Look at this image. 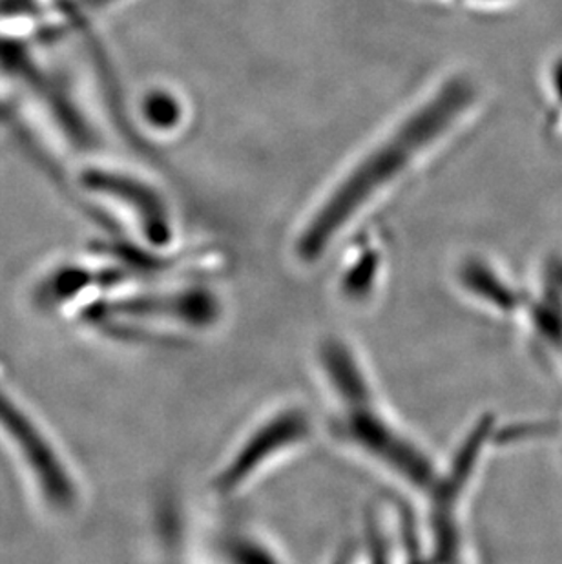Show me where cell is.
Masks as SVG:
<instances>
[{
    "label": "cell",
    "mask_w": 562,
    "mask_h": 564,
    "mask_svg": "<svg viewBox=\"0 0 562 564\" xmlns=\"http://www.w3.org/2000/svg\"><path fill=\"white\" fill-rule=\"evenodd\" d=\"M478 99L480 90L472 77L453 75L444 80L382 143L358 161L316 208L298 238V252L303 260H316L372 197L450 135L451 130L475 110Z\"/></svg>",
    "instance_id": "6da1fadb"
},
{
    "label": "cell",
    "mask_w": 562,
    "mask_h": 564,
    "mask_svg": "<svg viewBox=\"0 0 562 564\" xmlns=\"http://www.w3.org/2000/svg\"><path fill=\"white\" fill-rule=\"evenodd\" d=\"M4 391L6 389L0 386V424L6 426L11 437L21 442L24 457L32 460L41 486L52 491L50 497L57 502L69 501L74 494H72L68 475L61 469V464L55 458L50 444L46 446L41 433L32 427V424L28 422V416L22 415L21 410H17L15 402L8 399Z\"/></svg>",
    "instance_id": "7a4b0ae2"
},
{
    "label": "cell",
    "mask_w": 562,
    "mask_h": 564,
    "mask_svg": "<svg viewBox=\"0 0 562 564\" xmlns=\"http://www.w3.org/2000/svg\"><path fill=\"white\" fill-rule=\"evenodd\" d=\"M303 437V419L298 413H283L271 424H266L255 438L244 446V452L236 455L227 471L221 475V490L228 491L249 480L269 458L274 457L278 447L291 446Z\"/></svg>",
    "instance_id": "3957f363"
},
{
    "label": "cell",
    "mask_w": 562,
    "mask_h": 564,
    "mask_svg": "<svg viewBox=\"0 0 562 564\" xmlns=\"http://www.w3.org/2000/svg\"><path fill=\"white\" fill-rule=\"evenodd\" d=\"M117 0H86V4L90 6L91 10H99V8H105V6L114 4Z\"/></svg>",
    "instance_id": "277c9868"
}]
</instances>
